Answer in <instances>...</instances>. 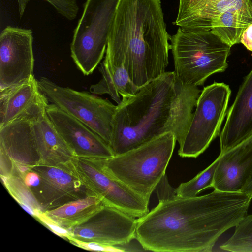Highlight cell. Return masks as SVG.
<instances>
[{"label":"cell","instance_id":"cell-12","mask_svg":"<svg viewBox=\"0 0 252 252\" xmlns=\"http://www.w3.org/2000/svg\"><path fill=\"white\" fill-rule=\"evenodd\" d=\"M32 30L10 26L0 34V90L22 83L33 75Z\"/></svg>","mask_w":252,"mask_h":252},{"label":"cell","instance_id":"cell-26","mask_svg":"<svg viewBox=\"0 0 252 252\" xmlns=\"http://www.w3.org/2000/svg\"><path fill=\"white\" fill-rule=\"evenodd\" d=\"M32 0H17L19 13L21 17L24 14L28 3ZM51 4L62 16L68 20L76 18L79 7L76 0H44Z\"/></svg>","mask_w":252,"mask_h":252},{"label":"cell","instance_id":"cell-5","mask_svg":"<svg viewBox=\"0 0 252 252\" xmlns=\"http://www.w3.org/2000/svg\"><path fill=\"white\" fill-rule=\"evenodd\" d=\"M170 40L174 72L185 84L202 86L209 76L227 68L231 47L211 30L193 32L179 27Z\"/></svg>","mask_w":252,"mask_h":252},{"label":"cell","instance_id":"cell-25","mask_svg":"<svg viewBox=\"0 0 252 252\" xmlns=\"http://www.w3.org/2000/svg\"><path fill=\"white\" fill-rule=\"evenodd\" d=\"M220 156L206 169L190 180L181 183L175 189L176 196L181 197H194L201 190L210 188L213 183Z\"/></svg>","mask_w":252,"mask_h":252},{"label":"cell","instance_id":"cell-8","mask_svg":"<svg viewBox=\"0 0 252 252\" xmlns=\"http://www.w3.org/2000/svg\"><path fill=\"white\" fill-rule=\"evenodd\" d=\"M231 92L229 86L222 82H215L204 87L187 132L179 144L180 157L197 158L219 135Z\"/></svg>","mask_w":252,"mask_h":252},{"label":"cell","instance_id":"cell-4","mask_svg":"<svg viewBox=\"0 0 252 252\" xmlns=\"http://www.w3.org/2000/svg\"><path fill=\"white\" fill-rule=\"evenodd\" d=\"M175 134L165 133L138 147L108 158H101L104 169L148 202L165 175L176 142Z\"/></svg>","mask_w":252,"mask_h":252},{"label":"cell","instance_id":"cell-31","mask_svg":"<svg viewBox=\"0 0 252 252\" xmlns=\"http://www.w3.org/2000/svg\"><path fill=\"white\" fill-rule=\"evenodd\" d=\"M240 192L246 194L252 199V174L247 181Z\"/></svg>","mask_w":252,"mask_h":252},{"label":"cell","instance_id":"cell-3","mask_svg":"<svg viewBox=\"0 0 252 252\" xmlns=\"http://www.w3.org/2000/svg\"><path fill=\"white\" fill-rule=\"evenodd\" d=\"M170 39L160 0H121L104 60L123 65L140 88L166 71Z\"/></svg>","mask_w":252,"mask_h":252},{"label":"cell","instance_id":"cell-27","mask_svg":"<svg viewBox=\"0 0 252 252\" xmlns=\"http://www.w3.org/2000/svg\"><path fill=\"white\" fill-rule=\"evenodd\" d=\"M35 217L56 235L62 238L67 239L68 240L70 238L71 235L68 230L59 225L45 212H39Z\"/></svg>","mask_w":252,"mask_h":252},{"label":"cell","instance_id":"cell-29","mask_svg":"<svg viewBox=\"0 0 252 252\" xmlns=\"http://www.w3.org/2000/svg\"><path fill=\"white\" fill-rule=\"evenodd\" d=\"M155 190L159 201L169 199L176 196L175 189L170 185L166 175L160 180Z\"/></svg>","mask_w":252,"mask_h":252},{"label":"cell","instance_id":"cell-18","mask_svg":"<svg viewBox=\"0 0 252 252\" xmlns=\"http://www.w3.org/2000/svg\"><path fill=\"white\" fill-rule=\"evenodd\" d=\"M48 101L43 94L33 113L32 129L40 157L39 163L56 165L71 160L74 156L47 114Z\"/></svg>","mask_w":252,"mask_h":252},{"label":"cell","instance_id":"cell-19","mask_svg":"<svg viewBox=\"0 0 252 252\" xmlns=\"http://www.w3.org/2000/svg\"><path fill=\"white\" fill-rule=\"evenodd\" d=\"M40 94L34 75L22 83L0 90V127L25 111Z\"/></svg>","mask_w":252,"mask_h":252},{"label":"cell","instance_id":"cell-16","mask_svg":"<svg viewBox=\"0 0 252 252\" xmlns=\"http://www.w3.org/2000/svg\"><path fill=\"white\" fill-rule=\"evenodd\" d=\"M220 157L211 185L224 192H240L252 174V134Z\"/></svg>","mask_w":252,"mask_h":252},{"label":"cell","instance_id":"cell-28","mask_svg":"<svg viewBox=\"0 0 252 252\" xmlns=\"http://www.w3.org/2000/svg\"><path fill=\"white\" fill-rule=\"evenodd\" d=\"M69 241L80 248L90 251L115 252H124L119 247L113 246L106 245L94 242H83L73 238H70Z\"/></svg>","mask_w":252,"mask_h":252},{"label":"cell","instance_id":"cell-21","mask_svg":"<svg viewBox=\"0 0 252 252\" xmlns=\"http://www.w3.org/2000/svg\"><path fill=\"white\" fill-rule=\"evenodd\" d=\"M104 204L99 196L90 195L45 213L61 227L69 230L87 219Z\"/></svg>","mask_w":252,"mask_h":252},{"label":"cell","instance_id":"cell-9","mask_svg":"<svg viewBox=\"0 0 252 252\" xmlns=\"http://www.w3.org/2000/svg\"><path fill=\"white\" fill-rule=\"evenodd\" d=\"M37 81L48 101L86 125L110 146L117 105L91 93L59 86L45 77Z\"/></svg>","mask_w":252,"mask_h":252},{"label":"cell","instance_id":"cell-30","mask_svg":"<svg viewBox=\"0 0 252 252\" xmlns=\"http://www.w3.org/2000/svg\"><path fill=\"white\" fill-rule=\"evenodd\" d=\"M241 43L247 50L252 51V23L243 32L240 39Z\"/></svg>","mask_w":252,"mask_h":252},{"label":"cell","instance_id":"cell-14","mask_svg":"<svg viewBox=\"0 0 252 252\" xmlns=\"http://www.w3.org/2000/svg\"><path fill=\"white\" fill-rule=\"evenodd\" d=\"M47 114L64 141L78 157L108 158L114 156L110 146L80 121L55 104H48Z\"/></svg>","mask_w":252,"mask_h":252},{"label":"cell","instance_id":"cell-15","mask_svg":"<svg viewBox=\"0 0 252 252\" xmlns=\"http://www.w3.org/2000/svg\"><path fill=\"white\" fill-rule=\"evenodd\" d=\"M234 11L252 23V0H179L176 25L189 32L211 30L223 13Z\"/></svg>","mask_w":252,"mask_h":252},{"label":"cell","instance_id":"cell-6","mask_svg":"<svg viewBox=\"0 0 252 252\" xmlns=\"http://www.w3.org/2000/svg\"><path fill=\"white\" fill-rule=\"evenodd\" d=\"M121 0H86L70 45L71 57L85 75L92 74L104 56Z\"/></svg>","mask_w":252,"mask_h":252},{"label":"cell","instance_id":"cell-24","mask_svg":"<svg viewBox=\"0 0 252 252\" xmlns=\"http://www.w3.org/2000/svg\"><path fill=\"white\" fill-rule=\"evenodd\" d=\"M235 227L233 235L220 249L227 252H252V214L246 215Z\"/></svg>","mask_w":252,"mask_h":252},{"label":"cell","instance_id":"cell-2","mask_svg":"<svg viewBox=\"0 0 252 252\" xmlns=\"http://www.w3.org/2000/svg\"><path fill=\"white\" fill-rule=\"evenodd\" d=\"M201 91L165 71L122 98L112 121L110 146L114 156L138 148L168 132L180 144L189 128Z\"/></svg>","mask_w":252,"mask_h":252},{"label":"cell","instance_id":"cell-13","mask_svg":"<svg viewBox=\"0 0 252 252\" xmlns=\"http://www.w3.org/2000/svg\"><path fill=\"white\" fill-rule=\"evenodd\" d=\"M37 99L14 120L0 127V155L12 163L13 170L23 175L39 163L40 157L34 135L32 117Z\"/></svg>","mask_w":252,"mask_h":252},{"label":"cell","instance_id":"cell-10","mask_svg":"<svg viewBox=\"0 0 252 252\" xmlns=\"http://www.w3.org/2000/svg\"><path fill=\"white\" fill-rule=\"evenodd\" d=\"M101 158L74 156L72 161L82 178L105 204L118 209L134 218L149 212V202L107 173Z\"/></svg>","mask_w":252,"mask_h":252},{"label":"cell","instance_id":"cell-11","mask_svg":"<svg viewBox=\"0 0 252 252\" xmlns=\"http://www.w3.org/2000/svg\"><path fill=\"white\" fill-rule=\"evenodd\" d=\"M136 227L135 218L104 204L87 219L68 230L70 238L119 247L136 238Z\"/></svg>","mask_w":252,"mask_h":252},{"label":"cell","instance_id":"cell-1","mask_svg":"<svg viewBox=\"0 0 252 252\" xmlns=\"http://www.w3.org/2000/svg\"><path fill=\"white\" fill-rule=\"evenodd\" d=\"M251 199L241 192L214 189L159 201L136 219V238L146 251L212 252L220 237L247 215Z\"/></svg>","mask_w":252,"mask_h":252},{"label":"cell","instance_id":"cell-20","mask_svg":"<svg viewBox=\"0 0 252 252\" xmlns=\"http://www.w3.org/2000/svg\"><path fill=\"white\" fill-rule=\"evenodd\" d=\"M102 75L97 83L91 85L90 91L94 94H109L117 104L122 98L134 95L140 88L132 81L127 71L123 65H116L103 60L99 67Z\"/></svg>","mask_w":252,"mask_h":252},{"label":"cell","instance_id":"cell-23","mask_svg":"<svg viewBox=\"0 0 252 252\" xmlns=\"http://www.w3.org/2000/svg\"><path fill=\"white\" fill-rule=\"evenodd\" d=\"M2 182L11 195L30 215L35 217L42 212L32 192L25 184L22 177L14 173L1 177Z\"/></svg>","mask_w":252,"mask_h":252},{"label":"cell","instance_id":"cell-22","mask_svg":"<svg viewBox=\"0 0 252 252\" xmlns=\"http://www.w3.org/2000/svg\"><path fill=\"white\" fill-rule=\"evenodd\" d=\"M251 24L237 12L227 11L213 21L211 31L222 41L232 47L240 42L243 32Z\"/></svg>","mask_w":252,"mask_h":252},{"label":"cell","instance_id":"cell-17","mask_svg":"<svg viewBox=\"0 0 252 252\" xmlns=\"http://www.w3.org/2000/svg\"><path fill=\"white\" fill-rule=\"evenodd\" d=\"M252 134V68L245 77L234 101L227 112L220 136V154Z\"/></svg>","mask_w":252,"mask_h":252},{"label":"cell","instance_id":"cell-7","mask_svg":"<svg viewBox=\"0 0 252 252\" xmlns=\"http://www.w3.org/2000/svg\"><path fill=\"white\" fill-rule=\"evenodd\" d=\"M21 176L43 212L97 195L79 174L72 159L56 165L38 163Z\"/></svg>","mask_w":252,"mask_h":252}]
</instances>
